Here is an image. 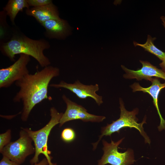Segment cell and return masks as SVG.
I'll return each mask as SVG.
<instances>
[{"instance_id": "1", "label": "cell", "mask_w": 165, "mask_h": 165, "mask_svg": "<svg viewBox=\"0 0 165 165\" xmlns=\"http://www.w3.org/2000/svg\"><path fill=\"white\" fill-rule=\"evenodd\" d=\"M60 74L58 68L49 65L34 74H28L15 82L19 90L13 98L15 102H22L23 108L21 119L27 121L34 106L45 99H48L49 83Z\"/></svg>"}, {"instance_id": "2", "label": "cell", "mask_w": 165, "mask_h": 165, "mask_svg": "<svg viewBox=\"0 0 165 165\" xmlns=\"http://www.w3.org/2000/svg\"><path fill=\"white\" fill-rule=\"evenodd\" d=\"M49 42L44 39H32L22 33H15L10 40L1 46L0 50L11 61H14L15 55L24 54L34 58L42 67L50 65L49 59L43 51L50 48Z\"/></svg>"}, {"instance_id": "3", "label": "cell", "mask_w": 165, "mask_h": 165, "mask_svg": "<svg viewBox=\"0 0 165 165\" xmlns=\"http://www.w3.org/2000/svg\"><path fill=\"white\" fill-rule=\"evenodd\" d=\"M119 102L120 110L119 118L116 121H113L112 123L108 124L105 127H102L101 134L99 137L98 141L93 144L94 150L96 149L99 142L104 136L110 137L113 133L117 132L119 133L121 129L126 127L135 128L144 138L145 143L149 144H150V140L144 131L143 127V125L146 123V117H145L141 123H138V119L136 116L138 113V109L136 108L131 111H128L126 109L121 98L119 99Z\"/></svg>"}, {"instance_id": "4", "label": "cell", "mask_w": 165, "mask_h": 165, "mask_svg": "<svg viewBox=\"0 0 165 165\" xmlns=\"http://www.w3.org/2000/svg\"><path fill=\"white\" fill-rule=\"evenodd\" d=\"M51 118L48 123L41 129L33 131L28 128H23L28 133L34 142L35 149V154L30 160L31 165L39 162L40 155H44L49 161H51L52 157L50 156L51 151L48 147V140L49 136L53 128L59 124L60 121L63 113L59 112L54 107L50 109Z\"/></svg>"}, {"instance_id": "5", "label": "cell", "mask_w": 165, "mask_h": 165, "mask_svg": "<svg viewBox=\"0 0 165 165\" xmlns=\"http://www.w3.org/2000/svg\"><path fill=\"white\" fill-rule=\"evenodd\" d=\"M19 135L17 140L5 146L1 153L20 165L27 157L35 153V149L32 139L23 128L20 131Z\"/></svg>"}, {"instance_id": "6", "label": "cell", "mask_w": 165, "mask_h": 165, "mask_svg": "<svg viewBox=\"0 0 165 165\" xmlns=\"http://www.w3.org/2000/svg\"><path fill=\"white\" fill-rule=\"evenodd\" d=\"M124 138L115 142L111 140L110 143L103 140L104 154L98 161L97 165H105L107 164L111 165H130L133 164L136 161L132 149L128 148L124 152L118 151V146Z\"/></svg>"}, {"instance_id": "7", "label": "cell", "mask_w": 165, "mask_h": 165, "mask_svg": "<svg viewBox=\"0 0 165 165\" xmlns=\"http://www.w3.org/2000/svg\"><path fill=\"white\" fill-rule=\"evenodd\" d=\"M31 60L30 56L20 54L18 59L13 64L0 69V88L10 86L14 82L29 73L27 65Z\"/></svg>"}, {"instance_id": "8", "label": "cell", "mask_w": 165, "mask_h": 165, "mask_svg": "<svg viewBox=\"0 0 165 165\" xmlns=\"http://www.w3.org/2000/svg\"><path fill=\"white\" fill-rule=\"evenodd\" d=\"M62 98L66 103V109L60 121L59 127L71 120L79 119L85 122H100L105 119L104 116H97L88 113L84 107L72 101L63 94Z\"/></svg>"}, {"instance_id": "9", "label": "cell", "mask_w": 165, "mask_h": 165, "mask_svg": "<svg viewBox=\"0 0 165 165\" xmlns=\"http://www.w3.org/2000/svg\"><path fill=\"white\" fill-rule=\"evenodd\" d=\"M49 86L56 88H63L67 89L79 98L85 99L90 97L93 98L97 104L100 106L103 103L102 97L96 93L99 90L98 85H86L77 80L73 83H68L61 81L58 84H51Z\"/></svg>"}, {"instance_id": "10", "label": "cell", "mask_w": 165, "mask_h": 165, "mask_svg": "<svg viewBox=\"0 0 165 165\" xmlns=\"http://www.w3.org/2000/svg\"><path fill=\"white\" fill-rule=\"evenodd\" d=\"M142 64V68L137 70L129 69L121 65L123 69L126 72L123 75L124 78L136 79L138 80L145 79L150 81L153 78H160L165 80V72L162 70L157 68L147 61H140Z\"/></svg>"}, {"instance_id": "11", "label": "cell", "mask_w": 165, "mask_h": 165, "mask_svg": "<svg viewBox=\"0 0 165 165\" xmlns=\"http://www.w3.org/2000/svg\"><path fill=\"white\" fill-rule=\"evenodd\" d=\"M40 24L45 29V36L50 39L64 40L72 33L68 21L61 19L50 20Z\"/></svg>"}, {"instance_id": "12", "label": "cell", "mask_w": 165, "mask_h": 165, "mask_svg": "<svg viewBox=\"0 0 165 165\" xmlns=\"http://www.w3.org/2000/svg\"><path fill=\"white\" fill-rule=\"evenodd\" d=\"M152 85L149 87L144 88L141 86L138 83L135 82L131 85L133 92L141 91L150 94L153 99L154 105L156 109L160 119V123L158 128L159 131L165 130V120L162 117L160 113L158 104V97L161 90L165 88V82L161 83L157 78H153L150 81Z\"/></svg>"}, {"instance_id": "13", "label": "cell", "mask_w": 165, "mask_h": 165, "mask_svg": "<svg viewBox=\"0 0 165 165\" xmlns=\"http://www.w3.org/2000/svg\"><path fill=\"white\" fill-rule=\"evenodd\" d=\"M25 13L34 17L40 24L50 20L61 18L57 7L53 2L41 6L27 9Z\"/></svg>"}, {"instance_id": "14", "label": "cell", "mask_w": 165, "mask_h": 165, "mask_svg": "<svg viewBox=\"0 0 165 165\" xmlns=\"http://www.w3.org/2000/svg\"><path fill=\"white\" fill-rule=\"evenodd\" d=\"M29 7L26 0H9L3 9L12 23L14 24V20L18 13L22 11L24 8L28 9Z\"/></svg>"}, {"instance_id": "15", "label": "cell", "mask_w": 165, "mask_h": 165, "mask_svg": "<svg viewBox=\"0 0 165 165\" xmlns=\"http://www.w3.org/2000/svg\"><path fill=\"white\" fill-rule=\"evenodd\" d=\"M156 38L148 35L146 42L145 43L141 44L134 42V44L135 46H139L142 47L145 50L156 56L162 61L165 59V52L159 50L155 46L153 41Z\"/></svg>"}, {"instance_id": "16", "label": "cell", "mask_w": 165, "mask_h": 165, "mask_svg": "<svg viewBox=\"0 0 165 165\" xmlns=\"http://www.w3.org/2000/svg\"><path fill=\"white\" fill-rule=\"evenodd\" d=\"M76 137V134L74 130L71 128H66L62 131L61 138L62 140L67 143L73 141Z\"/></svg>"}, {"instance_id": "17", "label": "cell", "mask_w": 165, "mask_h": 165, "mask_svg": "<svg viewBox=\"0 0 165 165\" xmlns=\"http://www.w3.org/2000/svg\"><path fill=\"white\" fill-rule=\"evenodd\" d=\"M11 131L8 130L5 132L0 134V152L3 148L11 142Z\"/></svg>"}, {"instance_id": "18", "label": "cell", "mask_w": 165, "mask_h": 165, "mask_svg": "<svg viewBox=\"0 0 165 165\" xmlns=\"http://www.w3.org/2000/svg\"><path fill=\"white\" fill-rule=\"evenodd\" d=\"M30 6L33 7L41 6L52 2L51 0H26Z\"/></svg>"}, {"instance_id": "19", "label": "cell", "mask_w": 165, "mask_h": 165, "mask_svg": "<svg viewBox=\"0 0 165 165\" xmlns=\"http://www.w3.org/2000/svg\"><path fill=\"white\" fill-rule=\"evenodd\" d=\"M0 165H20V164L13 161L7 157L3 156L0 161Z\"/></svg>"}, {"instance_id": "20", "label": "cell", "mask_w": 165, "mask_h": 165, "mask_svg": "<svg viewBox=\"0 0 165 165\" xmlns=\"http://www.w3.org/2000/svg\"><path fill=\"white\" fill-rule=\"evenodd\" d=\"M34 165H50L46 157L43 159L39 162L35 163Z\"/></svg>"}, {"instance_id": "21", "label": "cell", "mask_w": 165, "mask_h": 165, "mask_svg": "<svg viewBox=\"0 0 165 165\" xmlns=\"http://www.w3.org/2000/svg\"><path fill=\"white\" fill-rule=\"evenodd\" d=\"M160 66L162 68V70L165 72V59L162 61L160 64Z\"/></svg>"}, {"instance_id": "22", "label": "cell", "mask_w": 165, "mask_h": 165, "mask_svg": "<svg viewBox=\"0 0 165 165\" xmlns=\"http://www.w3.org/2000/svg\"><path fill=\"white\" fill-rule=\"evenodd\" d=\"M162 19V20H163V23L164 24V26H165V20H164V18H163Z\"/></svg>"}]
</instances>
